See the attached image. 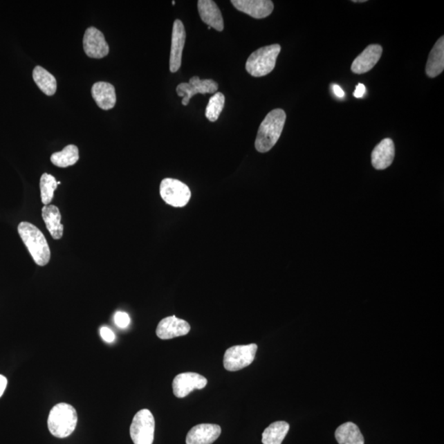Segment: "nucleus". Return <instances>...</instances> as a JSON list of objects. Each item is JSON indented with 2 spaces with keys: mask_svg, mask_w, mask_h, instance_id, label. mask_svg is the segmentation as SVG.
<instances>
[{
  "mask_svg": "<svg viewBox=\"0 0 444 444\" xmlns=\"http://www.w3.org/2000/svg\"><path fill=\"white\" fill-rule=\"evenodd\" d=\"M286 119V113L281 109L269 112L260 124L255 140L256 150L265 154L272 149L281 137Z\"/></svg>",
  "mask_w": 444,
  "mask_h": 444,
  "instance_id": "f257e3e1",
  "label": "nucleus"
},
{
  "mask_svg": "<svg viewBox=\"0 0 444 444\" xmlns=\"http://www.w3.org/2000/svg\"><path fill=\"white\" fill-rule=\"evenodd\" d=\"M17 230L34 262L39 266H46L50 262V250L41 230L30 222L23 221L19 225Z\"/></svg>",
  "mask_w": 444,
  "mask_h": 444,
  "instance_id": "f03ea898",
  "label": "nucleus"
},
{
  "mask_svg": "<svg viewBox=\"0 0 444 444\" xmlns=\"http://www.w3.org/2000/svg\"><path fill=\"white\" fill-rule=\"evenodd\" d=\"M48 429L53 436L64 438L75 430L77 414L75 409L67 403H59L52 408L48 417Z\"/></svg>",
  "mask_w": 444,
  "mask_h": 444,
  "instance_id": "7ed1b4c3",
  "label": "nucleus"
},
{
  "mask_svg": "<svg viewBox=\"0 0 444 444\" xmlns=\"http://www.w3.org/2000/svg\"><path fill=\"white\" fill-rule=\"evenodd\" d=\"M281 50L280 45L259 48L248 59L246 71L252 77H259L268 75L276 66L277 56Z\"/></svg>",
  "mask_w": 444,
  "mask_h": 444,
  "instance_id": "20e7f679",
  "label": "nucleus"
},
{
  "mask_svg": "<svg viewBox=\"0 0 444 444\" xmlns=\"http://www.w3.org/2000/svg\"><path fill=\"white\" fill-rule=\"evenodd\" d=\"M155 420L147 409L134 416L130 426V436L134 444H152L154 441Z\"/></svg>",
  "mask_w": 444,
  "mask_h": 444,
  "instance_id": "39448f33",
  "label": "nucleus"
},
{
  "mask_svg": "<svg viewBox=\"0 0 444 444\" xmlns=\"http://www.w3.org/2000/svg\"><path fill=\"white\" fill-rule=\"evenodd\" d=\"M160 197L165 203L175 207H185L191 198V191L184 183L167 178L160 183Z\"/></svg>",
  "mask_w": 444,
  "mask_h": 444,
  "instance_id": "423d86ee",
  "label": "nucleus"
},
{
  "mask_svg": "<svg viewBox=\"0 0 444 444\" xmlns=\"http://www.w3.org/2000/svg\"><path fill=\"white\" fill-rule=\"evenodd\" d=\"M257 350H258V346L256 344L229 348L224 355L225 369L233 372L249 367L255 359Z\"/></svg>",
  "mask_w": 444,
  "mask_h": 444,
  "instance_id": "0eeeda50",
  "label": "nucleus"
},
{
  "mask_svg": "<svg viewBox=\"0 0 444 444\" xmlns=\"http://www.w3.org/2000/svg\"><path fill=\"white\" fill-rule=\"evenodd\" d=\"M219 90V84L214 80H201L198 76L190 78L189 82H182L176 88L178 97L183 98V106H188L190 99L196 94H213Z\"/></svg>",
  "mask_w": 444,
  "mask_h": 444,
  "instance_id": "6e6552de",
  "label": "nucleus"
},
{
  "mask_svg": "<svg viewBox=\"0 0 444 444\" xmlns=\"http://www.w3.org/2000/svg\"><path fill=\"white\" fill-rule=\"evenodd\" d=\"M207 385L205 377L196 373H183L174 378L173 393L178 398H185L195 389H203Z\"/></svg>",
  "mask_w": 444,
  "mask_h": 444,
  "instance_id": "1a4fd4ad",
  "label": "nucleus"
},
{
  "mask_svg": "<svg viewBox=\"0 0 444 444\" xmlns=\"http://www.w3.org/2000/svg\"><path fill=\"white\" fill-rule=\"evenodd\" d=\"M84 48L90 58L102 59L110 52L104 34L98 29L91 27L86 30L84 37Z\"/></svg>",
  "mask_w": 444,
  "mask_h": 444,
  "instance_id": "9d476101",
  "label": "nucleus"
},
{
  "mask_svg": "<svg viewBox=\"0 0 444 444\" xmlns=\"http://www.w3.org/2000/svg\"><path fill=\"white\" fill-rule=\"evenodd\" d=\"M186 39L185 26L181 20L176 19L173 25L169 71L176 73L181 67L183 50Z\"/></svg>",
  "mask_w": 444,
  "mask_h": 444,
  "instance_id": "9b49d317",
  "label": "nucleus"
},
{
  "mask_svg": "<svg viewBox=\"0 0 444 444\" xmlns=\"http://www.w3.org/2000/svg\"><path fill=\"white\" fill-rule=\"evenodd\" d=\"M190 329V325L185 320L178 319L176 316H171L160 320L156 329V335L163 340H168V339L185 336L189 333Z\"/></svg>",
  "mask_w": 444,
  "mask_h": 444,
  "instance_id": "f8f14e48",
  "label": "nucleus"
},
{
  "mask_svg": "<svg viewBox=\"0 0 444 444\" xmlns=\"http://www.w3.org/2000/svg\"><path fill=\"white\" fill-rule=\"evenodd\" d=\"M237 10L256 19H262L272 14L273 3L270 0H232Z\"/></svg>",
  "mask_w": 444,
  "mask_h": 444,
  "instance_id": "ddd939ff",
  "label": "nucleus"
},
{
  "mask_svg": "<svg viewBox=\"0 0 444 444\" xmlns=\"http://www.w3.org/2000/svg\"><path fill=\"white\" fill-rule=\"evenodd\" d=\"M221 429L219 425L201 424L189 430L186 437V444H212L220 437Z\"/></svg>",
  "mask_w": 444,
  "mask_h": 444,
  "instance_id": "4468645a",
  "label": "nucleus"
},
{
  "mask_svg": "<svg viewBox=\"0 0 444 444\" xmlns=\"http://www.w3.org/2000/svg\"><path fill=\"white\" fill-rule=\"evenodd\" d=\"M382 53L381 46H369L352 63L351 71L356 74H362L371 71L380 59Z\"/></svg>",
  "mask_w": 444,
  "mask_h": 444,
  "instance_id": "2eb2a0df",
  "label": "nucleus"
},
{
  "mask_svg": "<svg viewBox=\"0 0 444 444\" xmlns=\"http://www.w3.org/2000/svg\"><path fill=\"white\" fill-rule=\"evenodd\" d=\"M198 8L200 17L208 27L222 32L224 29L223 17L217 4L212 0H199Z\"/></svg>",
  "mask_w": 444,
  "mask_h": 444,
  "instance_id": "dca6fc26",
  "label": "nucleus"
},
{
  "mask_svg": "<svg viewBox=\"0 0 444 444\" xmlns=\"http://www.w3.org/2000/svg\"><path fill=\"white\" fill-rule=\"evenodd\" d=\"M395 158V146L393 140L385 138L374 147L372 152V165L376 169H385L393 163Z\"/></svg>",
  "mask_w": 444,
  "mask_h": 444,
  "instance_id": "f3484780",
  "label": "nucleus"
},
{
  "mask_svg": "<svg viewBox=\"0 0 444 444\" xmlns=\"http://www.w3.org/2000/svg\"><path fill=\"white\" fill-rule=\"evenodd\" d=\"M95 103L104 111L111 110L116 104V93L115 86L109 82H98L91 88Z\"/></svg>",
  "mask_w": 444,
  "mask_h": 444,
  "instance_id": "a211bd4d",
  "label": "nucleus"
},
{
  "mask_svg": "<svg viewBox=\"0 0 444 444\" xmlns=\"http://www.w3.org/2000/svg\"><path fill=\"white\" fill-rule=\"evenodd\" d=\"M42 219L52 238L60 239L64 234V225L61 223L59 208L55 205H46L42 208Z\"/></svg>",
  "mask_w": 444,
  "mask_h": 444,
  "instance_id": "6ab92c4d",
  "label": "nucleus"
},
{
  "mask_svg": "<svg viewBox=\"0 0 444 444\" xmlns=\"http://www.w3.org/2000/svg\"><path fill=\"white\" fill-rule=\"evenodd\" d=\"M444 69V37L438 39L435 43L432 50L430 51L427 64H426V74L429 77H435L443 73Z\"/></svg>",
  "mask_w": 444,
  "mask_h": 444,
  "instance_id": "aec40b11",
  "label": "nucleus"
},
{
  "mask_svg": "<svg viewBox=\"0 0 444 444\" xmlns=\"http://www.w3.org/2000/svg\"><path fill=\"white\" fill-rule=\"evenodd\" d=\"M335 438L339 444H364L363 434L355 424L346 422L337 429Z\"/></svg>",
  "mask_w": 444,
  "mask_h": 444,
  "instance_id": "412c9836",
  "label": "nucleus"
},
{
  "mask_svg": "<svg viewBox=\"0 0 444 444\" xmlns=\"http://www.w3.org/2000/svg\"><path fill=\"white\" fill-rule=\"evenodd\" d=\"M33 77L38 88L46 95H53L57 90V81L44 68L37 66L33 69Z\"/></svg>",
  "mask_w": 444,
  "mask_h": 444,
  "instance_id": "4be33fe9",
  "label": "nucleus"
},
{
  "mask_svg": "<svg viewBox=\"0 0 444 444\" xmlns=\"http://www.w3.org/2000/svg\"><path fill=\"white\" fill-rule=\"evenodd\" d=\"M290 425L286 421H277L270 425L263 431L262 443L263 444H281L288 434Z\"/></svg>",
  "mask_w": 444,
  "mask_h": 444,
  "instance_id": "5701e85b",
  "label": "nucleus"
},
{
  "mask_svg": "<svg viewBox=\"0 0 444 444\" xmlns=\"http://www.w3.org/2000/svg\"><path fill=\"white\" fill-rule=\"evenodd\" d=\"M80 160V151L75 145H68L61 151L52 154L50 160L56 167L66 168L75 165Z\"/></svg>",
  "mask_w": 444,
  "mask_h": 444,
  "instance_id": "b1692460",
  "label": "nucleus"
},
{
  "mask_svg": "<svg viewBox=\"0 0 444 444\" xmlns=\"http://www.w3.org/2000/svg\"><path fill=\"white\" fill-rule=\"evenodd\" d=\"M58 187V181L56 178L50 175V174L44 173L41 177L40 189L41 202L45 206L50 205L52 200L54 198V194Z\"/></svg>",
  "mask_w": 444,
  "mask_h": 444,
  "instance_id": "393cba45",
  "label": "nucleus"
},
{
  "mask_svg": "<svg viewBox=\"0 0 444 444\" xmlns=\"http://www.w3.org/2000/svg\"><path fill=\"white\" fill-rule=\"evenodd\" d=\"M225 104V95L221 93H216L209 100L206 108L205 115L207 119L211 122L219 120Z\"/></svg>",
  "mask_w": 444,
  "mask_h": 444,
  "instance_id": "a878e982",
  "label": "nucleus"
},
{
  "mask_svg": "<svg viewBox=\"0 0 444 444\" xmlns=\"http://www.w3.org/2000/svg\"><path fill=\"white\" fill-rule=\"evenodd\" d=\"M115 323L120 329H126L130 324V317L128 313L117 312L115 315Z\"/></svg>",
  "mask_w": 444,
  "mask_h": 444,
  "instance_id": "bb28decb",
  "label": "nucleus"
},
{
  "mask_svg": "<svg viewBox=\"0 0 444 444\" xmlns=\"http://www.w3.org/2000/svg\"><path fill=\"white\" fill-rule=\"evenodd\" d=\"M100 333H101V337L104 342L111 343L115 341V335L114 332L111 329L107 328V326H103L100 330Z\"/></svg>",
  "mask_w": 444,
  "mask_h": 444,
  "instance_id": "cd10ccee",
  "label": "nucleus"
},
{
  "mask_svg": "<svg viewBox=\"0 0 444 444\" xmlns=\"http://www.w3.org/2000/svg\"><path fill=\"white\" fill-rule=\"evenodd\" d=\"M365 93H367L365 86L362 84H359L357 85L355 91H354V97L355 98H363Z\"/></svg>",
  "mask_w": 444,
  "mask_h": 444,
  "instance_id": "c85d7f7f",
  "label": "nucleus"
},
{
  "mask_svg": "<svg viewBox=\"0 0 444 444\" xmlns=\"http://www.w3.org/2000/svg\"><path fill=\"white\" fill-rule=\"evenodd\" d=\"M8 385V380L6 377H4L0 374V398L2 397L4 391H6Z\"/></svg>",
  "mask_w": 444,
  "mask_h": 444,
  "instance_id": "c756f323",
  "label": "nucleus"
},
{
  "mask_svg": "<svg viewBox=\"0 0 444 444\" xmlns=\"http://www.w3.org/2000/svg\"><path fill=\"white\" fill-rule=\"evenodd\" d=\"M333 91L334 94L336 95L337 98H344V95H345V93H344V91L342 89L341 86L337 84L333 85Z\"/></svg>",
  "mask_w": 444,
  "mask_h": 444,
  "instance_id": "7c9ffc66",
  "label": "nucleus"
},
{
  "mask_svg": "<svg viewBox=\"0 0 444 444\" xmlns=\"http://www.w3.org/2000/svg\"><path fill=\"white\" fill-rule=\"evenodd\" d=\"M353 2L354 3H364V2H367V1H365V0H359V1H358V0H354Z\"/></svg>",
  "mask_w": 444,
  "mask_h": 444,
  "instance_id": "2f4dec72",
  "label": "nucleus"
},
{
  "mask_svg": "<svg viewBox=\"0 0 444 444\" xmlns=\"http://www.w3.org/2000/svg\"><path fill=\"white\" fill-rule=\"evenodd\" d=\"M172 4H173V6H175L176 2H175V1H173V2H172Z\"/></svg>",
  "mask_w": 444,
  "mask_h": 444,
  "instance_id": "473e14b6",
  "label": "nucleus"
}]
</instances>
